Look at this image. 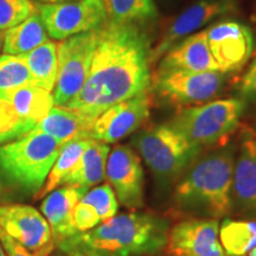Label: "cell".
Wrapping results in <instances>:
<instances>
[{"instance_id": "5b68a950", "label": "cell", "mask_w": 256, "mask_h": 256, "mask_svg": "<svg viewBox=\"0 0 256 256\" xmlns=\"http://www.w3.org/2000/svg\"><path fill=\"white\" fill-rule=\"evenodd\" d=\"M244 110V101L240 98L210 101L182 110L170 124L203 148L228 140L238 130Z\"/></svg>"}, {"instance_id": "52a82bcc", "label": "cell", "mask_w": 256, "mask_h": 256, "mask_svg": "<svg viewBox=\"0 0 256 256\" xmlns=\"http://www.w3.org/2000/svg\"><path fill=\"white\" fill-rule=\"evenodd\" d=\"M54 106L52 94L36 86L0 96V146L36 130Z\"/></svg>"}, {"instance_id": "9a60e30c", "label": "cell", "mask_w": 256, "mask_h": 256, "mask_svg": "<svg viewBox=\"0 0 256 256\" xmlns=\"http://www.w3.org/2000/svg\"><path fill=\"white\" fill-rule=\"evenodd\" d=\"M106 178L124 208L136 210L144 206V168L139 156L130 146L119 145L110 151Z\"/></svg>"}, {"instance_id": "44dd1931", "label": "cell", "mask_w": 256, "mask_h": 256, "mask_svg": "<svg viewBox=\"0 0 256 256\" xmlns=\"http://www.w3.org/2000/svg\"><path fill=\"white\" fill-rule=\"evenodd\" d=\"M110 153L108 144L92 140L64 186H78L89 190L104 182Z\"/></svg>"}, {"instance_id": "8fae6325", "label": "cell", "mask_w": 256, "mask_h": 256, "mask_svg": "<svg viewBox=\"0 0 256 256\" xmlns=\"http://www.w3.org/2000/svg\"><path fill=\"white\" fill-rule=\"evenodd\" d=\"M0 230L34 256H50L56 247L51 228L42 214L25 204L0 206Z\"/></svg>"}, {"instance_id": "277c9868", "label": "cell", "mask_w": 256, "mask_h": 256, "mask_svg": "<svg viewBox=\"0 0 256 256\" xmlns=\"http://www.w3.org/2000/svg\"><path fill=\"white\" fill-rule=\"evenodd\" d=\"M62 145L40 130H32L0 146V183L23 194L43 188Z\"/></svg>"}, {"instance_id": "4fadbf2b", "label": "cell", "mask_w": 256, "mask_h": 256, "mask_svg": "<svg viewBox=\"0 0 256 256\" xmlns=\"http://www.w3.org/2000/svg\"><path fill=\"white\" fill-rule=\"evenodd\" d=\"M208 44L220 72L242 69L250 60L254 37L247 25L238 22H222L206 30Z\"/></svg>"}, {"instance_id": "d6a6232c", "label": "cell", "mask_w": 256, "mask_h": 256, "mask_svg": "<svg viewBox=\"0 0 256 256\" xmlns=\"http://www.w3.org/2000/svg\"><path fill=\"white\" fill-rule=\"evenodd\" d=\"M38 4H58V2H66L72 0H34Z\"/></svg>"}, {"instance_id": "5bb4252c", "label": "cell", "mask_w": 256, "mask_h": 256, "mask_svg": "<svg viewBox=\"0 0 256 256\" xmlns=\"http://www.w3.org/2000/svg\"><path fill=\"white\" fill-rule=\"evenodd\" d=\"M151 104V98L146 92L108 108L96 118L90 139L113 144L130 136L150 118Z\"/></svg>"}, {"instance_id": "ac0fdd59", "label": "cell", "mask_w": 256, "mask_h": 256, "mask_svg": "<svg viewBox=\"0 0 256 256\" xmlns=\"http://www.w3.org/2000/svg\"><path fill=\"white\" fill-rule=\"evenodd\" d=\"M88 190L78 186H60L46 197L40 210L49 223L55 243L78 234L74 210Z\"/></svg>"}, {"instance_id": "f1b7e54d", "label": "cell", "mask_w": 256, "mask_h": 256, "mask_svg": "<svg viewBox=\"0 0 256 256\" xmlns=\"http://www.w3.org/2000/svg\"><path fill=\"white\" fill-rule=\"evenodd\" d=\"M37 11L32 0H0V31L17 26Z\"/></svg>"}, {"instance_id": "e0dca14e", "label": "cell", "mask_w": 256, "mask_h": 256, "mask_svg": "<svg viewBox=\"0 0 256 256\" xmlns=\"http://www.w3.org/2000/svg\"><path fill=\"white\" fill-rule=\"evenodd\" d=\"M220 72L210 51L206 31L180 40L162 57L156 72Z\"/></svg>"}, {"instance_id": "3957f363", "label": "cell", "mask_w": 256, "mask_h": 256, "mask_svg": "<svg viewBox=\"0 0 256 256\" xmlns=\"http://www.w3.org/2000/svg\"><path fill=\"white\" fill-rule=\"evenodd\" d=\"M235 160L234 147L194 160L176 188L174 198L178 206L210 218L228 216L232 209Z\"/></svg>"}, {"instance_id": "1f68e13d", "label": "cell", "mask_w": 256, "mask_h": 256, "mask_svg": "<svg viewBox=\"0 0 256 256\" xmlns=\"http://www.w3.org/2000/svg\"><path fill=\"white\" fill-rule=\"evenodd\" d=\"M0 242L8 256H34L30 252L26 250L23 246L19 244L17 241L10 238L8 235L0 230Z\"/></svg>"}, {"instance_id": "836d02e7", "label": "cell", "mask_w": 256, "mask_h": 256, "mask_svg": "<svg viewBox=\"0 0 256 256\" xmlns=\"http://www.w3.org/2000/svg\"><path fill=\"white\" fill-rule=\"evenodd\" d=\"M4 37H5V32L0 31V52H2V46H4Z\"/></svg>"}, {"instance_id": "7a4b0ae2", "label": "cell", "mask_w": 256, "mask_h": 256, "mask_svg": "<svg viewBox=\"0 0 256 256\" xmlns=\"http://www.w3.org/2000/svg\"><path fill=\"white\" fill-rule=\"evenodd\" d=\"M168 222L151 214L114 216L96 228L57 243L66 256H142L165 248Z\"/></svg>"}, {"instance_id": "484cf974", "label": "cell", "mask_w": 256, "mask_h": 256, "mask_svg": "<svg viewBox=\"0 0 256 256\" xmlns=\"http://www.w3.org/2000/svg\"><path fill=\"white\" fill-rule=\"evenodd\" d=\"M110 20L116 24L138 25L156 18L153 0H104Z\"/></svg>"}, {"instance_id": "603a6c76", "label": "cell", "mask_w": 256, "mask_h": 256, "mask_svg": "<svg viewBox=\"0 0 256 256\" xmlns=\"http://www.w3.org/2000/svg\"><path fill=\"white\" fill-rule=\"evenodd\" d=\"M92 142V139H78L62 145L43 188L34 196V200H43L50 192L66 185Z\"/></svg>"}, {"instance_id": "d6986e66", "label": "cell", "mask_w": 256, "mask_h": 256, "mask_svg": "<svg viewBox=\"0 0 256 256\" xmlns=\"http://www.w3.org/2000/svg\"><path fill=\"white\" fill-rule=\"evenodd\" d=\"M232 200L244 211L256 210V133L243 136L232 178Z\"/></svg>"}, {"instance_id": "d590c367", "label": "cell", "mask_w": 256, "mask_h": 256, "mask_svg": "<svg viewBox=\"0 0 256 256\" xmlns=\"http://www.w3.org/2000/svg\"><path fill=\"white\" fill-rule=\"evenodd\" d=\"M249 256H256V247L248 252Z\"/></svg>"}, {"instance_id": "7c38bea8", "label": "cell", "mask_w": 256, "mask_h": 256, "mask_svg": "<svg viewBox=\"0 0 256 256\" xmlns=\"http://www.w3.org/2000/svg\"><path fill=\"white\" fill-rule=\"evenodd\" d=\"M236 0H198L174 19L150 54V64L162 60L168 51L179 42L196 34L214 19L232 14Z\"/></svg>"}, {"instance_id": "6da1fadb", "label": "cell", "mask_w": 256, "mask_h": 256, "mask_svg": "<svg viewBox=\"0 0 256 256\" xmlns=\"http://www.w3.org/2000/svg\"><path fill=\"white\" fill-rule=\"evenodd\" d=\"M148 40L138 25L108 19L100 28L82 90L66 107L98 118L108 108L146 94L151 86Z\"/></svg>"}, {"instance_id": "f546056e", "label": "cell", "mask_w": 256, "mask_h": 256, "mask_svg": "<svg viewBox=\"0 0 256 256\" xmlns=\"http://www.w3.org/2000/svg\"><path fill=\"white\" fill-rule=\"evenodd\" d=\"M74 223L78 232H84L100 226L101 220L94 208L81 200L74 210Z\"/></svg>"}, {"instance_id": "e575fe53", "label": "cell", "mask_w": 256, "mask_h": 256, "mask_svg": "<svg viewBox=\"0 0 256 256\" xmlns=\"http://www.w3.org/2000/svg\"><path fill=\"white\" fill-rule=\"evenodd\" d=\"M0 256H8V255H6L5 250H4V248H2V242H0Z\"/></svg>"}, {"instance_id": "cb8c5ba5", "label": "cell", "mask_w": 256, "mask_h": 256, "mask_svg": "<svg viewBox=\"0 0 256 256\" xmlns=\"http://www.w3.org/2000/svg\"><path fill=\"white\" fill-rule=\"evenodd\" d=\"M22 57L31 74L32 86L52 92L56 84L58 66L57 44L55 42L48 40Z\"/></svg>"}, {"instance_id": "d4e9b609", "label": "cell", "mask_w": 256, "mask_h": 256, "mask_svg": "<svg viewBox=\"0 0 256 256\" xmlns=\"http://www.w3.org/2000/svg\"><path fill=\"white\" fill-rule=\"evenodd\" d=\"M220 238L226 256H246L256 247V222L226 220Z\"/></svg>"}, {"instance_id": "4dcf8cb0", "label": "cell", "mask_w": 256, "mask_h": 256, "mask_svg": "<svg viewBox=\"0 0 256 256\" xmlns=\"http://www.w3.org/2000/svg\"><path fill=\"white\" fill-rule=\"evenodd\" d=\"M240 92L247 98H256V57L238 86Z\"/></svg>"}, {"instance_id": "ba28073f", "label": "cell", "mask_w": 256, "mask_h": 256, "mask_svg": "<svg viewBox=\"0 0 256 256\" xmlns=\"http://www.w3.org/2000/svg\"><path fill=\"white\" fill-rule=\"evenodd\" d=\"M98 32L100 28L76 34L57 46L58 66L52 92L55 106L66 107L82 90L98 46Z\"/></svg>"}, {"instance_id": "9c48e42d", "label": "cell", "mask_w": 256, "mask_h": 256, "mask_svg": "<svg viewBox=\"0 0 256 256\" xmlns=\"http://www.w3.org/2000/svg\"><path fill=\"white\" fill-rule=\"evenodd\" d=\"M48 34L64 40L100 28L108 20L104 0H72L58 4H37Z\"/></svg>"}, {"instance_id": "8992f818", "label": "cell", "mask_w": 256, "mask_h": 256, "mask_svg": "<svg viewBox=\"0 0 256 256\" xmlns=\"http://www.w3.org/2000/svg\"><path fill=\"white\" fill-rule=\"evenodd\" d=\"M133 145L147 166L165 180L183 174L202 151L170 124L142 130L133 139Z\"/></svg>"}, {"instance_id": "83f0119b", "label": "cell", "mask_w": 256, "mask_h": 256, "mask_svg": "<svg viewBox=\"0 0 256 256\" xmlns=\"http://www.w3.org/2000/svg\"><path fill=\"white\" fill-rule=\"evenodd\" d=\"M82 200L94 208L100 217L101 223L113 218L119 211V200L110 184H104L101 186L92 188L83 196Z\"/></svg>"}, {"instance_id": "4316f807", "label": "cell", "mask_w": 256, "mask_h": 256, "mask_svg": "<svg viewBox=\"0 0 256 256\" xmlns=\"http://www.w3.org/2000/svg\"><path fill=\"white\" fill-rule=\"evenodd\" d=\"M26 86H32V78L23 57H0V96Z\"/></svg>"}, {"instance_id": "7402d4cb", "label": "cell", "mask_w": 256, "mask_h": 256, "mask_svg": "<svg viewBox=\"0 0 256 256\" xmlns=\"http://www.w3.org/2000/svg\"><path fill=\"white\" fill-rule=\"evenodd\" d=\"M49 40V34L38 11L23 23L5 31V55L24 56Z\"/></svg>"}, {"instance_id": "2e32d148", "label": "cell", "mask_w": 256, "mask_h": 256, "mask_svg": "<svg viewBox=\"0 0 256 256\" xmlns=\"http://www.w3.org/2000/svg\"><path fill=\"white\" fill-rule=\"evenodd\" d=\"M166 252L171 256H226L220 241L218 220H188L168 230Z\"/></svg>"}, {"instance_id": "30bf717a", "label": "cell", "mask_w": 256, "mask_h": 256, "mask_svg": "<svg viewBox=\"0 0 256 256\" xmlns=\"http://www.w3.org/2000/svg\"><path fill=\"white\" fill-rule=\"evenodd\" d=\"M226 83L220 72H156L153 78L160 98L178 106H200L216 98Z\"/></svg>"}, {"instance_id": "ffe728a7", "label": "cell", "mask_w": 256, "mask_h": 256, "mask_svg": "<svg viewBox=\"0 0 256 256\" xmlns=\"http://www.w3.org/2000/svg\"><path fill=\"white\" fill-rule=\"evenodd\" d=\"M96 118L68 107L54 106L34 130L54 138L60 145L78 139H90Z\"/></svg>"}]
</instances>
